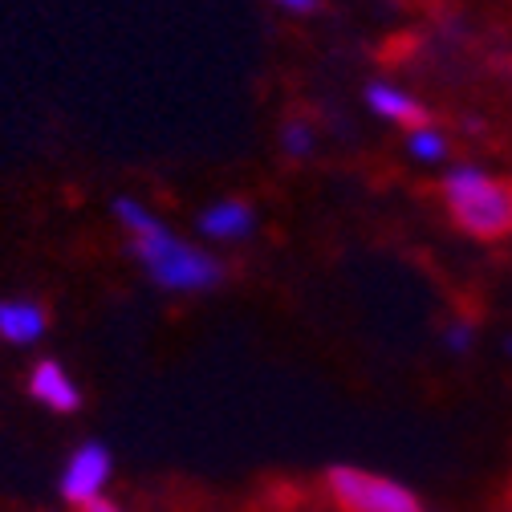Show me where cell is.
I'll return each instance as SVG.
<instances>
[{
  "mask_svg": "<svg viewBox=\"0 0 512 512\" xmlns=\"http://www.w3.org/2000/svg\"><path fill=\"white\" fill-rule=\"evenodd\" d=\"M118 228L131 240L135 261L143 265V273L163 289V293H208L224 281V261L212 256L200 244H187L183 236H175L143 200L135 196H118L110 204Z\"/></svg>",
  "mask_w": 512,
  "mask_h": 512,
  "instance_id": "6da1fadb",
  "label": "cell"
},
{
  "mask_svg": "<svg viewBox=\"0 0 512 512\" xmlns=\"http://www.w3.org/2000/svg\"><path fill=\"white\" fill-rule=\"evenodd\" d=\"M443 204L452 220L480 240L512 232V183L488 175L484 167L460 163L443 175Z\"/></svg>",
  "mask_w": 512,
  "mask_h": 512,
  "instance_id": "7a4b0ae2",
  "label": "cell"
},
{
  "mask_svg": "<svg viewBox=\"0 0 512 512\" xmlns=\"http://www.w3.org/2000/svg\"><path fill=\"white\" fill-rule=\"evenodd\" d=\"M326 492L342 512H427L407 484L358 464H334L326 472Z\"/></svg>",
  "mask_w": 512,
  "mask_h": 512,
  "instance_id": "3957f363",
  "label": "cell"
},
{
  "mask_svg": "<svg viewBox=\"0 0 512 512\" xmlns=\"http://www.w3.org/2000/svg\"><path fill=\"white\" fill-rule=\"evenodd\" d=\"M110 476H114V456H110V447L98 443V439H86V443H78L74 452H70V460L61 464L57 492H61V500H66V504L86 508V504H94V500L106 496Z\"/></svg>",
  "mask_w": 512,
  "mask_h": 512,
  "instance_id": "277c9868",
  "label": "cell"
},
{
  "mask_svg": "<svg viewBox=\"0 0 512 512\" xmlns=\"http://www.w3.org/2000/svg\"><path fill=\"white\" fill-rule=\"evenodd\" d=\"M29 395L53 411V415H74L82 407V387L78 378L61 366L57 358H41L33 370H29Z\"/></svg>",
  "mask_w": 512,
  "mask_h": 512,
  "instance_id": "5b68a950",
  "label": "cell"
},
{
  "mask_svg": "<svg viewBox=\"0 0 512 512\" xmlns=\"http://www.w3.org/2000/svg\"><path fill=\"white\" fill-rule=\"evenodd\" d=\"M196 228L212 244H244L256 232V208L244 200H216L200 212Z\"/></svg>",
  "mask_w": 512,
  "mask_h": 512,
  "instance_id": "8992f818",
  "label": "cell"
},
{
  "mask_svg": "<svg viewBox=\"0 0 512 512\" xmlns=\"http://www.w3.org/2000/svg\"><path fill=\"white\" fill-rule=\"evenodd\" d=\"M49 330V313L29 297H5L0 301V342L9 346H37Z\"/></svg>",
  "mask_w": 512,
  "mask_h": 512,
  "instance_id": "52a82bcc",
  "label": "cell"
},
{
  "mask_svg": "<svg viewBox=\"0 0 512 512\" xmlns=\"http://www.w3.org/2000/svg\"><path fill=\"white\" fill-rule=\"evenodd\" d=\"M366 106H370V114H378L382 122H395V126H419V122H427V110H423V102L415 98V94H407L403 86H395V82H370L366 86Z\"/></svg>",
  "mask_w": 512,
  "mask_h": 512,
  "instance_id": "ba28073f",
  "label": "cell"
},
{
  "mask_svg": "<svg viewBox=\"0 0 512 512\" xmlns=\"http://www.w3.org/2000/svg\"><path fill=\"white\" fill-rule=\"evenodd\" d=\"M447 151H452V143H447V135L439 131V126L431 122H419L407 131V155L419 159V163H443Z\"/></svg>",
  "mask_w": 512,
  "mask_h": 512,
  "instance_id": "9c48e42d",
  "label": "cell"
},
{
  "mask_svg": "<svg viewBox=\"0 0 512 512\" xmlns=\"http://www.w3.org/2000/svg\"><path fill=\"white\" fill-rule=\"evenodd\" d=\"M313 147H317V131H313L305 118H289V122L281 126V151H285L289 159H309Z\"/></svg>",
  "mask_w": 512,
  "mask_h": 512,
  "instance_id": "30bf717a",
  "label": "cell"
},
{
  "mask_svg": "<svg viewBox=\"0 0 512 512\" xmlns=\"http://www.w3.org/2000/svg\"><path fill=\"white\" fill-rule=\"evenodd\" d=\"M476 346V326L472 322H452L443 330V350L447 354H468Z\"/></svg>",
  "mask_w": 512,
  "mask_h": 512,
  "instance_id": "8fae6325",
  "label": "cell"
},
{
  "mask_svg": "<svg viewBox=\"0 0 512 512\" xmlns=\"http://www.w3.org/2000/svg\"><path fill=\"white\" fill-rule=\"evenodd\" d=\"M277 9H285V13H297V17H305V13H313L322 0H273Z\"/></svg>",
  "mask_w": 512,
  "mask_h": 512,
  "instance_id": "7c38bea8",
  "label": "cell"
},
{
  "mask_svg": "<svg viewBox=\"0 0 512 512\" xmlns=\"http://www.w3.org/2000/svg\"><path fill=\"white\" fill-rule=\"evenodd\" d=\"M86 512H126V508H118V504H110V500L102 496V500H94V504H86Z\"/></svg>",
  "mask_w": 512,
  "mask_h": 512,
  "instance_id": "4fadbf2b",
  "label": "cell"
},
{
  "mask_svg": "<svg viewBox=\"0 0 512 512\" xmlns=\"http://www.w3.org/2000/svg\"><path fill=\"white\" fill-rule=\"evenodd\" d=\"M504 354H508V358H512V338H504Z\"/></svg>",
  "mask_w": 512,
  "mask_h": 512,
  "instance_id": "5bb4252c",
  "label": "cell"
}]
</instances>
